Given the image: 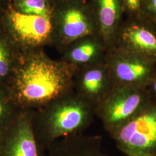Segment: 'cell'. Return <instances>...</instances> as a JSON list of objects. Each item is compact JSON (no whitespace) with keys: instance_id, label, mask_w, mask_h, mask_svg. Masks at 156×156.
I'll return each instance as SVG.
<instances>
[{"instance_id":"6da1fadb","label":"cell","mask_w":156,"mask_h":156,"mask_svg":"<svg viewBox=\"0 0 156 156\" xmlns=\"http://www.w3.org/2000/svg\"><path fill=\"white\" fill-rule=\"evenodd\" d=\"M75 71L66 62L53 61L42 52L29 51L15 68L9 93L20 109H39L73 91Z\"/></svg>"},{"instance_id":"7a4b0ae2","label":"cell","mask_w":156,"mask_h":156,"mask_svg":"<svg viewBox=\"0 0 156 156\" xmlns=\"http://www.w3.org/2000/svg\"><path fill=\"white\" fill-rule=\"evenodd\" d=\"M95 116L94 106L73 91L34 111V131L46 152L57 140L83 134Z\"/></svg>"},{"instance_id":"3957f363","label":"cell","mask_w":156,"mask_h":156,"mask_svg":"<svg viewBox=\"0 0 156 156\" xmlns=\"http://www.w3.org/2000/svg\"><path fill=\"white\" fill-rule=\"evenodd\" d=\"M152 100L147 88L114 86L109 94L95 108V116L109 133L138 115Z\"/></svg>"},{"instance_id":"277c9868","label":"cell","mask_w":156,"mask_h":156,"mask_svg":"<svg viewBox=\"0 0 156 156\" xmlns=\"http://www.w3.org/2000/svg\"><path fill=\"white\" fill-rule=\"evenodd\" d=\"M108 134L126 156H156V100Z\"/></svg>"},{"instance_id":"5b68a950","label":"cell","mask_w":156,"mask_h":156,"mask_svg":"<svg viewBox=\"0 0 156 156\" xmlns=\"http://www.w3.org/2000/svg\"><path fill=\"white\" fill-rule=\"evenodd\" d=\"M149 58L133 52L120 55L107 65L114 86L147 88L156 75Z\"/></svg>"},{"instance_id":"8992f818","label":"cell","mask_w":156,"mask_h":156,"mask_svg":"<svg viewBox=\"0 0 156 156\" xmlns=\"http://www.w3.org/2000/svg\"><path fill=\"white\" fill-rule=\"evenodd\" d=\"M33 110L20 109L10 124L2 156H45L34 131Z\"/></svg>"},{"instance_id":"52a82bcc","label":"cell","mask_w":156,"mask_h":156,"mask_svg":"<svg viewBox=\"0 0 156 156\" xmlns=\"http://www.w3.org/2000/svg\"><path fill=\"white\" fill-rule=\"evenodd\" d=\"M90 65L76 69L73 75V91L95 108L114 87L108 67Z\"/></svg>"},{"instance_id":"ba28073f","label":"cell","mask_w":156,"mask_h":156,"mask_svg":"<svg viewBox=\"0 0 156 156\" xmlns=\"http://www.w3.org/2000/svg\"><path fill=\"white\" fill-rule=\"evenodd\" d=\"M9 19L12 28L25 49H34L44 44L51 29L50 18L12 11Z\"/></svg>"},{"instance_id":"9c48e42d","label":"cell","mask_w":156,"mask_h":156,"mask_svg":"<svg viewBox=\"0 0 156 156\" xmlns=\"http://www.w3.org/2000/svg\"><path fill=\"white\" fill-rule=\"evenodd\" d=\"M102 141L100 135L68 136L53 142L45 156H109L102 149Z\"/></svg>"},{"instance_id":"30bf717a","label":"cell","mask_w":156,"mask_h":156,"mask_svg":"<svg viewBox=\"0 0 156 156\" xmlns=\"http://www.w3.org/2000/svg\"><path fill=\"white\" fill-rule=\"evenodd\" d=\"M63 43L69 44L90 33L89 24L81 11L71 8L63 14L62 21Z\"/></svg>"},{"instance_id":"8fae6325","label":"cell","mask_w":156,"mask_h":156,"mask_svg":"<svg viewBox=\"0 0 156 156\" xmlns=\"http://www.w3.org/2000/svg\"><path fill=\"white\" fill-rule=\"evenodd\" d=\"M126 41L135 53L156 58V37L144 28L132 29L126 34Z\"/></svg>"},{"instance_id":"7c38bea8","label":"cell","mask_w":156,"mask_h":156,"mask_svg":"<svg viewBox=\"0 0 156 156\" xmlns=\"http://www.w3.org/2000/svg\"><path fill=\"white\" fill-rule=\"evenodd\" d=\"M98 46L93 42L87 41L71 48L65 56L66 62L76 69L92 65L98 56Z\"/></svg>"},{"instance_id":"4fadbf2b","label":"cell","mask_w":156,"mask_h":156,"mask_svg":"<svg viewBox=\"0 0 156 156\" xmlns=\"http://www.w3.org/2000/svg\"><path fill=\"white\" fill-rule=\"evenodd\" d=\"M14 4L20 13L50 18L45 0H15Z\"/></svg>"},{"instance_id":"5bb4252c","label":"cell","mask_w":156,"mask_h":156,"mask_svg":"<svg viewBox=\"0 0 156 156\" xmlns=\"http://www.w3.org/2000/svg\"><path fill=\"white\" fill-rule=\"evenodd\" d=\"M100 19L102 27L111 28L115 22L117 13V0H99Z\"/></svg>"},{"instance_id":"9a60e30c","label":"cell","mask_w":156,"mask_h":156,"mask_svg":"<svg viewBox=\"0 0 156 156\" xmlns=\"http://www.w3.org/2000/svg\"><path fill=\"white\" fill-rule=\"evenodd\" d=\"M13 73L10 51L7 45L0 40V80L11 78Z\"/></svg>"},{"instance_id":"2e32d148","label":"cell","mask_w":156,"mask_h":156,"mask_svg":"<svg viewBox=\"0 0 156 156\" xmlns=\"http://www.w3.org/2000/svg\"><path fill=\"white\" fill-rule=\"evenodd\" d=\"M147 89L152 98L156 100V75Z\"/></svg>"},{"instance_id":"e0dca14e","label":"cell","mask_w":156,"mask_h":156,"mask_svg":"<svg viewBox=\"0 0 156 156\" xmlns=\"http://www.w3.org/2000/svg\"><path fill=\"white\" fill-rule=\"evenodd\" d=\"M129 8L131 10H136L140 5V0H126Z\"/></svg>"},{"instance_id":"ac0fdd59","label":"cell","mask_w":156,"mask_h":156,"mask_svg":"<svg viewBox=\"0 0 156 156\" xmlns=\"http://www.w3.org/2000/svg\"><path fill=\"white\" fill-rule=\"evenodd\" d=\"M151 8L156 12V0H152L151 4Z\"/></svg>"}]
</instances>
